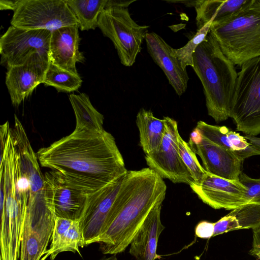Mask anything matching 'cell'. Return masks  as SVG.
<instances>
[{
	"label": "cell",
	"instance_id": "1",
	"mask_svg": "<svg viewBox=\"0 0 260 260\" xmlns=\"http://www.w3.org/2000/svg\"><path fill=\"white\" fill-rule=\"evenodd\" d=\"M37 155L42 167L94 192L124 176L128 171L114 138L105 130H74L40 149Z\"/></svg>",
	"mask_w": 260,
	"mask_h": 260
},
{
	"label": "cell",
	"instance_id": "2",
	"mask_svg": "<svg viewBox=\"0 0 260 260\" xmlns=\"http://www.w3.org/2000/svg\"><path fill=\"white\" fill-rule=\"evenodd\" d=\"M166 190L163 179L150 168L127 171L118 194L117 214L93 243H99L105 254L124 251L151 209L164 200Z\"/></svg>",
	"mask_w": 260,
	"mask_h": 260
},
{
	"label": "cell",
	"instance_id": "3",
	"mask_svg": "<svg viewBox=\"0 0 260 260\" xmlns=\"http://www.w3.org/2000/svg\"><path fill=\"white\" fill-rule=\"evenodd\" d=\"M192 60V68L203 87L208 114L217 122L228 119L238 77L234 64L210 31Z\"/></svg>",
	"mask_w": 260,
	"mask_h": 260
},
{
	"label": "cell",
	"instance_id": "4",
	"mask_svg": "<svg viewBox=\"0 0 260 260\" xmlns=\"http://www.w3.org/2000/svg\"><path fill=\"white\" fill-rule=\"evenodd\" d=\"M210 32L234 65L260 56V0H248L223 21L212 23Z\"/></svg>",
	"mask_w": 260,
	"mask_h": 260
},
{
	"label": "cell",
	"instance_id": "5",
	"mask_svg": "<svg viewBox=\"0 0 260 260\" xmlns=\"http://www.w3.org/2000/svg\"><path fill=\"white\" fill-rule=\"evenodd\" d=\"M230 117L246 135L260 134V56L241 66L232 101Z\"/></svg>",
	"mask_w": 260,
	"mask_h": 260
},
{
	"label": "cell",
	"instance_id": "6",
	"mask_svg": "<svg viewBox=\"0 0 260 260\" xmlns=\"http://www.w3.org/2000/svg\"><path fill=\"white\" fill-rule=\"evenodd\" d=\"M98 25L112 41L121 63L132 66L141 51L149 26L137 24L126 8L105 9L99 17Z\"/></svg>",
	"mask_w": 260,
	"mask_h": 260
},
{
	"label": "cell",
	"instance_id": "7",
	"mask_svg": "<svg viewBox=\"0 0 260 260\" xmlns=\"http://www.w3.org/2000/svg\"><path fill=\"white\" fill-rule=\"evenodd\" d=\"M16 148L11 129L1 155V231L11 238L21 237L26 208L18 201L15 182Z\"/></svg>",
	"mask_w": 260,
	"mask_h": 260
},
{
	"label": "cell",
	"instance_id": "8",
	"mask_svg": "<svg viewBox=\"0 0 260 260\" xmlns=\"http://www.w3.org/2000/svg\"><path fill=\"white\" fill-rule=\"evenodd\" d=\"M11 24L18 28L51 31L64 26L79 25L66 0H20Z\"/></svg>",
	"mask_w": 260,
	"mask_h": 260
},
{
	"label": "cell",
	"instance_id": "9",
	"mask_svg": "<svg viewBox=\"0 0 260 260\" xmlns=\"http://www.w3.org/2000/svg\"><path fill=\"white\" fill-rule=\"evenodd\" d=\"M51 31L10 26L0 39L1 64L7 67L23 64L34 53L49 57Z\"/></svg>",
	"mask_w": 260,
	"mask_h": 260
},
{
	"label": "cell",
	"instance_id": "10",
	"mask_svg": "<svg viewBox=\"0 0 260 260\" xmlns=\"http://www.w3.org/2000/svg\"><path fill=\"white\" fill-rule=\"evenodd\" d=\"M46 201L56 217L79 220L88 197L95 192L77 185L51 170L44 175Z\"/></svg>",
	"mask_w": 260,
	"mask_h": 260
},
{
	"label": "cell",
	"instance_id": "11",
	"mask_svg": "<svg viewBox=\"0 0 260 260\" xmlns=\"http://www.w3.org/2000/svg\"><path fill=\"white\" fill-rule=\"evenodd\" d=\"M163 118L165 121L163 139L156 152L145 155L146 164L162 179L189 185L193 181L179 153L177 122L169 116Z\"/></svg>",
	"mask_w": 260,
	"mask_h": 260
},
{
	"label": "cell",
	"instance_id": "12",
	"mask_svg": "<svg viewBox=\"0 0 260 260\" xmlns=\"http://www.w3.org/2000/svg\"><path fill=\"white\" fill-rule=\"evenodd\" d=\"M124 176L88 197L79 220L85 246L92 244L109 225Z\"/></svg>",
	"mask_w": 260,
	"mask_h": 260
},
{
	"label": "cell",
	"instance_id": "13",
	"mask_svg": "<svg viewBox=\"0 0 260 260\" xmlns=\"http://www.w3.org/2000/svg\"><path fill=\"white\" fill-rule=\"evenodd\" d=\"M189 186L205 204L215 209L233 210L249 203L247 189L239 180L223 178L207 172L199 183Z\"/></svg>",
	"mask_w": 260,
	"mask_h": 260
},
{
	"label": "cell",
	"instance_id": "14",
	"mask_svg": "<svg viewBox=\"0 0 260 260\" xmlns=\"http://www.w3.org/2000/svg\"><path fill=\"white\" fill-rule=\"evenodd\" d=\"M188 144L201 158L203 168L209 173L230 180H239L242 161L223 147L202 136L195 128Z\"/></svg>",
	"mask_w": 260,
	"mask_h": 260
},
{
	"label": "cell",
	"instance_id": "15",
	"mask_svg": "<svg viewBox=\"0 0 260 260\" xmlns=\"http://www.w3.org/2000/svg\"><path fill=\"white\" fill-rule=\"evenodd\" d=\"M49 64V57L35 53L23 64L7 69L6 84L13 106H18L43 83Z\"/></svg>",
	"mask_w": 260,
	"mask_h": 260
},
{
	"label": "cell",
	"instance_id": "16",
	"mask_svg": "<svg viewBox=\"0 0 260 260\" xmlns=\"http://www.w3.org/2000/svg\"><path fill=\"white\" fill-rule=\"evenodd\" d=\"M145 40L148 52L154 62L163 71L177 94L182 95L186 90L189 77L186 70L173 54V48L154 32H148Z\"/></svg>",
	"mask_w": 260,
	"mask_h": 260
},
{
	"label": "cell",
	"instance_id": "17",
	"mask_svg": "<svg viewBox=\"0 0 260 260\" xmlns=\"http://www.w3.org/2000/svg\"><path fill=\"white\" fill-rule=\"evenodd\" d=\"M79 25H72L52 31L49 52L50 62L75 74H78L76 63L85 60L79 50Z\"/></svg>",
	"mask_w": 260,
	"mask_h": 260
},
{
	"label": "cell",
	"instance_id": "18",
	"mask_svg": "<svg viewBox=\"0 0 260 260\" xmlns=\"http://www.w3.org/2000/svg\"><path fill=\"white\" fill-rule=\"evenodd\" d=\"M158 202L151 209L130 243L129 253L136 260H155L158 238L165 229L160 219L161 205Z\"/></svg>",
	"mask_w": 260,
	"mask_h": 260
},
{
	"label": "cell",
	"instance_id": "19",
	"mask_svg": "<svg viewBox=\"0 0 260 260\" xmlns=\"http://www.w3.org/2000/svg\"><path fill=\"white\" fill-rule=\"evenodd\" d=\"M204 137L231 151L243 161L260 155V149L250 143L244 136L225 126L214 125L199 121L196 127Z\"/></svg>",
	"mask_w": 260,
	"mask_h": 260
},
{
	"label": "cell",
	"instance_id": "20",
	"mask_svg": "<svg viewBox=\"0 0 260 260\" xmlns=\"http://www.w3.org/2000/svg\"><path fill=\"white\" fill-rule=\"evenodd\" d=\"M248 0H200L192 1L196 12L198 29L208 23L221 22L240 10Z\"/></svg>",
	"mask_w": 260,
	"mask_h": 260
},
{
	"label": "cell",
	"instance_id": "21",
	"mask_svg": "<svg viewBox=\"0 0 260 260\" xmlns=\"http://www.w3.org/2000/svg\"><path fill=\"white\" fill-rule=\"evenodd\" d=\"M260 227V203L250 202L231 211L214 223L213 236L239 229Z\"/></svg>",
	"mask_w": 260,
	"mask_h": 260
},
{
	"label": "cell",
	"instance_id": "22",
	"mask_svg": "<svg viewBox=\"0 0 260 260\" xmlns=\"http://www.w3.org/2000/svg\"><path fill=\"white\" fill-rule=\"evenodd\" d=\"M140 145L146 155L156 152L160 145L165 131L164 118L155 117L151 110L141 108L136 116Z\"/></svg>",
	"mask_w": 260,
	"mask_h": 260
},
{
	"label": "cell",
	"instance_id": "23",
	"mask_svg": "<svg viewBox=\"0 0 260 260\" xmlns=\"http://www.w3.org/2000/svg\"><path fill=\"white\" fill-rule=\"evenodd\" d=\"M69 100L76 117L75 130L92 132L104 130V116L93 106L87 94L85 93L71 94Z\"/></svg>",
	"mask_w": 260,
	"mask_h": 260
},
{
	"label": "cell",
	"instance_id": "24",
	"mask_svg": "<svg viewBox=\"0 0 260 260\" xmlns=\"http://www.w3.org/2000/svg\"><path fill=\"white\" fill-rule=\"evenodd\" d=\"M84 246V239L79 221L73 220L67 231L52 237L49 249L46 250L41 260H45L48 256L51 260H54L59 253L65 251L77 252L81 255L79 247Z\"/></svg>",
	"mask_w": 260,
	"mask_h": 260
},
{
	"label": "cell",
	"instance_id": "25",
	"mask_svg": "<svg viewBox=\"0 0 260 260\" xmlns=\"http://www.w3.org/2000/svg\"><path fill=\"white\" fill-rule=\"evenodd\" d=\"M73 13L81 30L95 29L98 18L105 9L107 0H66Z\"/></svg>",
	"mask_w": 260,
	"mask_h": 260
},
{
	"label": "cell",
	"instance_id": "26",
	"mask_svg": "<svg viewBox=\"0 0 260 260\" xmlns=\"http://www.w3.org/2000/svg\"><path fill=\"white\" fill-rule=\"evenodd\" d=\"M82 80L78 74L64 70L49 62L43 83L54 87L58 92H71L78 90Z\"/></svg>",
	"mask_w": 260,
	"mask_h": 260
},
{
	"label": "cell",
	"instance_id": "27",
	"mask_svg": "<svg viewBox=\"0 0 260 260\" xmlns=\"http://www.w3.org/2000/svg\"><path fill=\"white\" fill-rule=\"evenodd\" d=\"M212 22H210L199 29L192 38L182 47L172 50L173 54L180 62L182 68L193 67L192 56L198 46L206 39L210 31Z\"/></svg>",
	"mask_w": 260,
	"mask_h": 260
},
{
	"label": "cell",
	"instance_id": "28",
	"mask_svg": "<svg viewBox=\"0 0 260 260\" xmlns=\"http://www.w3.org/2000/svg\"><path fill=\"white\" fill-rule=\"evenodd\" d=\"M178 147L181 158L189 172L193 182L200 183L207 171L200 164L196 154L188 143L183 140L180 134L178 136Z\"/></svg>",
	"mask_w": 260,
	"mask_h": 260
},
{
	"label": "cell",
	"instance_id": "29",
	"mask_svg": "<svg viewBox=\"0 0 260 260\" xmlns=\"http://www.w3.org/2000/svg\"><path fill=\"white\" fill-rule=\"evenodd\" d=\"M239 179L246 187L247 196L249 203H260V178H251L242 172Z\"/></svg>",
	"mask_w": 260,
	"mask_h": 260
},
{
	"label": "cell",
	"instance_id": "30",
	"mask_svg": "<svg viewBox=\"0 0 260 260\" xmlns=\"http://www.w3.org/2000/svg\"><path fill=\"white\" fill-rule=\"evenodd\" d=\"M214 223L202 221L198 223L195 228V234L202 239H209L213 237Z\"/></svg>",
	"mask_w": 260,
	"mask_h": 260
},
{
	"label": "cell",
	"instance_id": "31",
	"mask_svg": "<svg viewBox=\"0 0 260 260\" xmlns=\"http://www.w3.org/2000/svg\"><path fill=\"white\" fill-rule=\"evenodd\" d=\"M135 1H115V0H107V3L105 9L112 8H126Z\"/></svg>",
	"mask_w": 260,
	"mask_h": 260
},
{
	"label": "cell",
	"instance_id": "32",
	"mask_svg": "<svg viewBox=\"0 0 260 260\" xmlns=\"http://www.w3.org/2000/svg\"><path fill=\"white\" fill-rule=\"evenodd\" d=\"M20 0H1L0 9L1 10H10L15 11Z\"/></svg>",
	"mask_w": 260,
	"mask_h": 260
},
{
	"label": "cell",
	"instance_id": "33",
	"mask_svg": "<svg viewBox=\"0 0 260 260\" xmlns=\"http://www.w3.org/2000/svg\"><path fill=\"white\" fill-rule=\"evenodd\" d=\"M244 137L250 143L260 149V138L248 135H245Z\"/></svg>",
	"mask_w": 260,
	"mask_h": 260
},
{
	"label": "cell",
	"instance_id": "34",
	"mask_svg": "<svg viewBox=\"0 0 260 260\" xmlns=\"http://www.w3.org/2000/svg\"><path fill=\"white\" fill-rule=\"evenodd\" d=\"M99 260H119L118 258L116 256V254H113L111 256L108 257H103L100 259Z\"/></svg>",
	"mask_w": 260,
	"mask_h": 260
},
{
	"label": "cell",
	"instance_id": "35",
	"mask_svg": "<svg viewBox=\"0 0 260 260\" xmlns=\"http://www.w3.org/2000/svg\"><path fill=\"white\" fill-rule=\"evenodd\" d=\"M253 256L256 257L258 260H260V249H259L257 252H256Z\"/></svg>",
	"mask_w": 260,
	"mask_h": 260
}]
</instances>
